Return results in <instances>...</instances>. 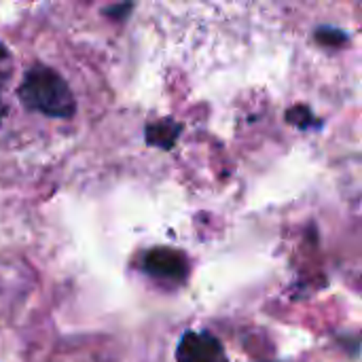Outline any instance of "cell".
Here are the masks:
<instances>
[{
  "label": "cell",
  "mask_w": 362,
  "mask_h": 362,
  "mask_svg": "<svg viewBox=\"0 0 362 362\" xmlns=\"http://www.w3.org/2000/svg\"><path fill=\"white\" fill-rule=\"evenodd\" d=\"M4 57H8V51H6V47L0 42V59H4Z\"/></svg>",
  "instance_id": "ba28073f"
},
{
  "label": "cell",
  "mask_w": 362,
  "mask_h": 362,
  "mask_svg": "<svg viewBox=\"0 0 362 362\" xmlns=\"http://www.w3.org/2000/svg\"><path fill=\"white\" fill-rule=\"evenodd\" d=\"M129 8H132V2L127 0V2H123V4H117V6L106 8V13H108V15H112V17H125Z\"/></svg>",
  "instance_id": "52a82bcc"
},
{
  "label": "cell",
  "mask_w": 362,
  "mask_h": 362,
  "mask_svg": "<svg viewBox=\"0 0 362 362\" xmlns=\"http://www.w3.org/2000/svg\"><path fill=\"white\" fill-rule=\"evenodd\" d=\"M180 125L172 119H163V121H157V123H151L146 125V142L151 146H157V148H172L174 142L178 140V134H180Z\"/></svg>",
  "instance_id": "277c9868"
},
{
  "label": "cell",
  "mask_w": 362,
  "mask_h": 362,
  "mask_svg": "<svg viewBox=\"0 0 362 362\" xmlns=\"http://www.w3.org/2000/svg\"><path fill=\"white\" fill-rule=\"evenodd\" d=\"M178 362H229L223 344L208 331H187L176 348Z\"/></svg>",
  "instance_id": "7a4b0ae2"
},
{
  "label": "cell",
  "mask_w": 362,
  "mask_h": 362,
  "mask_svg": "<svg viewBox=\"0 0 362 362\" xmlns=\"http://www.w3.org/2000/svg\"><path fill=\"white\" fill-rule=\"evenodd\" d=\"M142 269L157 278V280H168V282H182L189 274L187 259L172 248H153L144 255Z\"/></svg>",
  "instance_id": "3957f363"
},
{
  "label": "cell",
  "mask_w": 362,
  "mask_h": 362,
  "mask_svg": "<svg viewBox=\"0 0 362 362\" xmlns=\"http://www.w3.org/2000/svg\"><path fill=\"white\" fill-rule=\"evenodd\" d=\"M286 121L291 123V125H297V127H301V129H308V127H312V123H314V117H312V110L308 108V106H295V108H291L288 112H286Z\"/></svg>",
  "instance_id": "8992f818"
},
{
  "label": "cell",
  "mask_w": 362,
  "mask_h": 362,
  "mask_svg": "<svg viewBox=\"0 0 362 362\" xmlns=\"http://www.w3.org/2000/svg\"><path fill=\"white\" fill-rule=\"evenodd\" d=\"M314 36L320 45H327V47H341L348 40V34L335 28H318Z\"/></svg>",
  "instance_id": "5b68a950"
},
{
  "label": "cell",
  "mask_w": 362,
  "mask_h": 362,
  "mask_svg": "<svg viewBox=\"0 0 362 362\" xmlns=\"http://www.w3.org/2000/svg\"><path fill=\"white\" fill-rule=\"evenodd\" d=\"M17 95L28 110H36L47 117L70 119L76 112V102L68 83L53 68L42 64L28 68Z\"/></svg>",
  "instance_id": "6da1fadb"
}]
</instances>
